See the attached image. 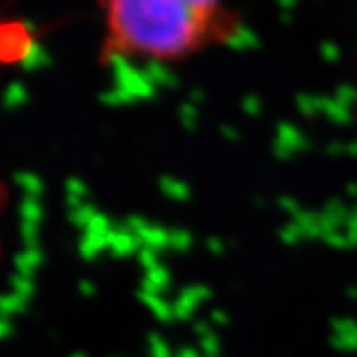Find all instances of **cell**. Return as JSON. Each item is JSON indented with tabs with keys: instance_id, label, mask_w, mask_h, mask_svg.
<instances>
[{
	"instance_id": "6da1fadb",
	"label": "cell",
	"mask_w": 357,
	"mask_h": 357,
	"mask_svg": "<svg viewBox=\"0 0 357 357\" xmlns=\"http://www.w3.org/2000/svg\"><path fill=\"white\" fill-rule=\"evenodd\" d=\"M104 59L132 65L192 61L237 39L228 0H101Z\"/></svg>"
}]
</instances>
